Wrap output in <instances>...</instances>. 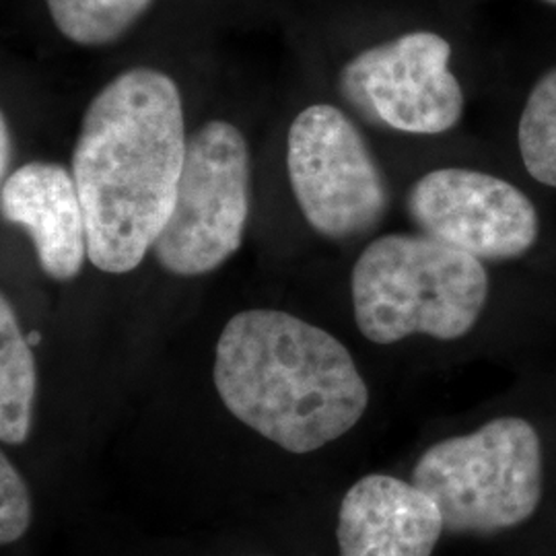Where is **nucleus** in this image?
Returning a JSON list of instances; mask_svg holds the SVG:
<instances>
[{
	"instance_id": "1",
	"label": "nucleus",
	"mask_w": 556,
	"mask_h": 556,
	"mask_svg": "<svg viewBox=\"0 0 556 556\" xmlns=\"http://www.w3.org/2000/svg\"><path fill=\"white\" fill-rule=\"evenodd\" d=\"M186 144L178 85L161 71H124L89 103L73 178L101 273H130L151 252L174 208Z\"/></svg>"
},
{
	"instance_id": "2",
	"label": "nucleus",
	"mask_w": 556,
	"mask_h": 556,
	"mask_svg": "<svg viewBox=\"0 0 556 556\" xmlns=\"http://www.w3.org/2000/svg\"><path fill=\"white\" fill-rule=\"evenodd\" d=\"M213 379L241 425L295 456L344 438L369 406L349 349L280 309H245L225 324Z\"/></svg>"
},
{
	"instance_id": "3",
	"label": "nucleus",
	"mask_w": 556,
	"mask_h": 556,
	"mask_svg": "<svg viewBox=\"0 0 556 556\" xmlns=\"http://www.w3.org/2000/svg\"><path fill=\"white\" fill-rule=\"evenodd\" d=\"M351 295L361 334L376 344L415 334L457 340L484 312L489 275L482 260L438 239L392 233L363 250Z\"/></svg>"
},
{
	"instance_id": "4",
	"label": "nucleus",
	"mask_w": 556,
	"mask_h": 556,
	"mask_svg": "<svg viewBox=\"0 0 556 556\" xmlns=\"http://www.w3.org/2000/svg\"><path fill=\"white\" fill-rule=\"evenodd\" d=\"M413 482L435 498L447 534H501L536 514L544 489L542 441L526 418H495L425 450Z\"/></svg>"
},
{
	"instance_id": "5",
	"label": "nucleus",
	"mask_w": 556,
	"mask_h": 556,
	"mask_svg": "<svg viewBox=\"0 0 556 556\" xmlns=\"http://www.w3.org/2000/svg\"><path fill=\"white\" fill-rule=\"evenodd\" d=\"M248 140L231 122L213 119L188 137L172 215L151 252L174 277L208 275L243 241L252 200Z\"/></svg>"
},
{
	"instance_id": "6",
	"label": "nucleus",
	"mask_w": 556,
	"mask_h": 556,
	"mask_svg": "<svg viewBox=\"0 0 556 556\" xmlns=\"http://www.w3.org/2000/svg\"><path fill=\"white\" fill-rule=\"evenodd\" d=\"M287 169L303 217L324 238L365 236L388 213L378 161L353 119L334 105H309L293 119Z\"/></svg>"
},
{
	"instance_id": "7",
	"label": "nucleus",
	"mask_w": 556,
	"mask_h": 556,
	"mask_svg": "<svg viewBox=\"0 0 556 556\" xmlns=\"http://www.w3.org/2000/svg\"><path fill=\"white\" fill-rule=\"evenodd\" d=\"M450 59L445 38L413 31L349 60L338 85L365 118L400 132L441 135L464 114V91Z\"/></svg>"
},
{
	"instance_id": "8",
	"label": "nucleus",
	"mask_w": 556,
	"mask_h": 556,
	"mask_svg": "<svg viewBox=\"0 0 556 556\" xmlns=\"http://www.w3.org/2000/svg\"><path fill=\"white\" fill-rule=\"evenodd\" d=\"M406 206L422 236L482 262L519 258L540 233L534 202L511 181L477 169L429 172L413 184Z\"/></svg>"
},
{
	"instance_id": "9",
	"label": "nucleus",
	"mask_w": 556,
	"mask_h": 556,
	"mask_svg": "<svg viewBox=\"0 0 556 556\" xmlns=\"http://www.w3.org/2000/svg\"><path fill=\"white\" fill-rule=\"evenodd\" d=\"M445 532L435 498L410 480L367 475L338 509V556H433Z\"/></svg>"
},
{
	"instance_id": "10",
	"label": "nucleus",
	"mask_w": 556,
	"mask_h": 556,
	"mask_svg": "<svg viewBox=\"0 0 556 556\" xmlns=\"http://www.w3.org/2000/svg\"><path fill=\"white\" fill-rule=\"evenodd\" d=\"M2 217L29 236L41 273L68 282L89 258L87 223L73 172L50 161H29L2 181Z\"/></svg>"
},
{
	"instance_id": "11",
	"label": "nucleus",
	"mask_w": 556,
	"mask_h": 556,
	"mask_svg": "<svg viewBox=\"0 0 556 556\" xmlns=\"http://www.w3.org/2000/svg\"><path fill=\"white\" fill-rule=\"evenodd\" d=\"M38 365L7 295L0 299V441L23 445L34 427Z\"/></svg>"
},
{
	"instance_id": "12",
	"label": "nucleus",
	"mask_w": 556,
	"mask_h": 556,
	"mask_svg": "<svg viewBox=\"0 0 556 556\" xmlns=\"http://www.w3.org/2000/svg\"><path fill=\"white\" fill-rule=\"evenodd\" d=\"M46 4L64 38L98 48L118 41L153 0H46Z\"/></svg>"
},
{
	"instance_id": "13",
	"label": "nucleus",
	"mask_w": 556,
	"mask_h": 556,
	"mask_svg": "<svg viewBox=\"0 0 556 556\" xmlns=\"http://www.w3.org/2000/svg\"><path fill=\"white\" fill-rule=\"evenodd\" d=\"M517 139L528 174L556 188V68L532 89L519 118Z\"/></svg>"
},
{
	"instance_id": "14",
	"label": "nucleus",
	"mask_w": 556,
	"mask_h": 556,
	"mask_svg": "<svg viewBox=\"0 0 556 556\" xmlns=\"http://www.w3.org/2000/svg\"><path fill=\"white\" fill-rule=\"evenodd\" d=\"M31 526V495L25 478L7 454H0V544L11 546Z\"/></svg>"
},
{
	"instance_id": "15",
	"label": "nucleus",
	"mask_w": 556,
	"mask_h": 556,
	"mask_svg": "<svg viewBox=\"0 0 556 556\" xmlns=\"http://www.w3.org/2000/svg\"><path fill=\"white\" fill-rule=\"evenodd\" d=\"M0 147H2L0 172H2V178H7V169H9V163H11V132H9V122H7L4 114L0 118Z\"/></svg>"
},
{
	"instance_id": "16",
	"label": "nucleus",
	"mask_w": 556,
	"mask_h": 556,
	"mask_svg": "<svg viewBox=\"0 0 556 556\" xmlns=\"http://www.w3.org/2000/svg\"><path fill=\"white\" fill-rule=\"evenodd\" d=\"M27 340H29V344H36V342H40V334H38V332H31V334L27 337Z\"/></svg>"
},
{
	"instance_id": "17",
	"label": "nucleus",
	"mask_w": 556,
	"mask_h": 556,
	"mask_svg": "<svg viewBox=\"0 0 556 556\" xmlns=\"http://www.w3.org/2000/svg\"><path fill=\"white\" fill-rule=\"evenodd\" d=\"M546 2H551V4H556V0H546Z\"/></svg>"
}]
</instances>
